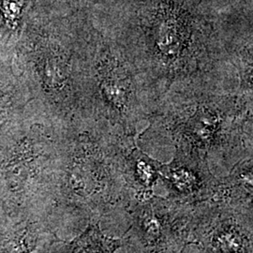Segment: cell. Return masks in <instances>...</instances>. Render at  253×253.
Segmentation results:
<instances>
[{
    "label": "cell",
    "instance_id": "cell-3",
    "mask_svg": "<svg viewBox=\"0 0 253 253\" xmlns=\"http://www.w3.org/2000/svg\"><path fill=\"white\" fill-rule=\"evenodd\" d=\"M105 73V90L111 100L118 104H124L127 99L128 81L123 73Z\"/></svg>",
    "mask_w": 253,
    "mask_h": 253
},
{
    "label": "cell",
    "instance_id": "cell-2",
    "mask_svg": "<svg viewBox=\"0 0 253 253\" xmlns=\"http://www.w3.org/2000/svg\"><path fill=\"white\" fill-rule=\"evenodd\" d=\"M253 207L211 199L193 208L190 244L201 253H253Z\"/></svg>",
    "mask_w": 253,
    "mask_h": 253
},
{
    "label": "cell",
    "instance_id": "cell-1",
    "mask_svg": "<svg viewBox=\"0 0 253 253\" xmlns=\"http://www.w3.org/2000/svg\"><path fill=\"white\" fill-rule=\"evenodd\" d=\"M193 208L154 195L130 200V225L121 247L129 253H182L190 245Z\"/></svg>",
    "mask_w": 253,
    "mask_h": 253
}]
</instances>
